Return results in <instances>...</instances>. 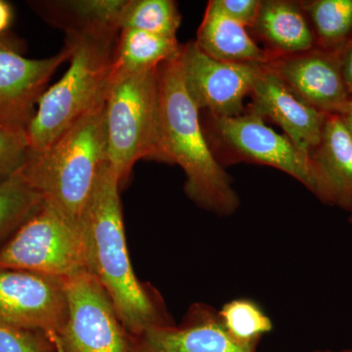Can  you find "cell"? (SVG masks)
Listing matches in <instances>:
<instances>
[{
    "mask_svg": "<svg viewBox=\"0 0 352 352\" xmlns=\"http://www.w3.org/2000/svg\"><path fill=\"white\" fill-rule=\"evenodd\" d=\"M120 180L102 166L80 219L87 272L105 289L129 335L175 324L161 294L134 273L127 249Z\"/></svg>",
    "mask_w": 352,
    "mask_h": 352,
    "instance_id": "6da1fadb",
    "label": "cell"
},
{
    "mask_svg": "<svg viewBox=\"0 0 352 352\" xmlns=\"http://www.w3.org/2000/svg\"><path fill=\"white\" fill-rule=\"evenodd\" d=\"M157 78L164 163L182 168L185 192L199 207L223 217L232 214L239 208V196L208 144L200 110L185 85L182 53L159 65Z\"/></svg>",
    "mask_w": 352,
    "mask_h": 352,
    "instance_id": "7a4b0ae2",
    "label": "cell"
},
{
    "mask_svg": "<svg viewBox=\"0 0 352 352\" xmlns=\"http://www.w3.org/2000/svg\"><path fill=\"white\" fill-rule=\"evenodd\" d=\"M71 65L63 78L41 95L28 124L32 152L52 145L85 113L103 103L112 78L119 32L104 28L69 30Z\"/></svg>",
    "mask_w": 352,
    "mask_h": 352,
    "instance_id": "3957f363",
    "label": "cell"
},
{
    "mask_svg": "<svg viewBox=\"0 0 352 352\" xmlns=\"http://www.w3.org/2000/svg\"><path fill=\"white\" fill-rule=\"evenodd\" d=\"M104 107L105 101L43 151L31 150L20 170L44 203L76 224L107 162Z\"/></svg>",
    "mask_w": 352,
    "mask_h": 352,
    "instance_id": "277c9868",
    "label": "cell"
},
{
    "mask_svg": "<svg viewBox=\"0 0 352 352\" xmlns=\"http://www.w3.org/2000/svg\"><path fill=\"white\" fill-rule=\"evenodd\" d=\"M107 162L126 184L139 160L164 162L157 68L113 73L104 107Z\"/></svg>",
    "mask_w": 352,
    "mask_h": 352,
    "instance_id": "5b68a950",
    "label": "cell"
},
{
    "mask_svg": "<svg viewBox=\"0 0 352 352\" xmlns=\"http://www.w3.org/2000/svg\"><path fill=\"white\" fill-rule=\"evenodd\" d=\"M0 270L28 271L62 281L87 272L80 224L43 201L0 248Z\"/></svg>",
    "mask_w": 352,
    "mask_h": 352,
    "instance_id": "8992f818",
    "label": "cell"
},
{
    "mask_svg": "<svg viewBox=\"0 0 352 352\" xmlns=\"http://www.w3.org/2000/svg\"><path fill=\"white\" fill-rule=\"evenodd\" d=\"M208 117L204 131L221 166L243 162L272 166L316 194V175L310 155L298 149L285 134L266 126L258 113L247 108L237 117Z\"/></svg>",
    "mask_w": 352,
    "mask_h": 352,
    "instance_id": "52a82bcc",
    "label": "cell"
},
{
    "mask_svg": "<svg viewBox=\"0 0 352 352\" xmlns=\"http://www.w3.org/2000/svg\"><path fill=\"white\" fill-rule=\"evenodd\" d=\"M68 317L57 337L61 352H131V335L112 300L88 272L64 281Z\"/></svg>",
    "mask_w": 352,
    "mask_h": 352,
    "instance_id": "ba28073f",
    "label": "cell"
},
{
    "mask_svg": "<svg viewBox=\"0 0 352 352\" xmlns=\"http://www.w3.org/2000/svg\"><path fill=\"white\" fill-rule=\"evenodd\" d=\"M185 85L200 112L212 118L237 117L261 64L230 63L208 56L189 41L182 46Z\"/></svg>",
    "mask_w": 352,
    "mask_h": 352,
    "instance_id": "9c48e42d",
    "label": "cell"
},
{
    "mask_svg": "<svg viewBox=\"0 0 352 352\" xmlns=\"http://www.w3.org/2000/svg\"><path fill=\"white\" fill-rule=\"evenodd\" d=\"M68 317L64 281L36 273L0 270V319L43 331L57 342Z\"/></svg>",
    "mask_w": 352,
    "mask_h": 352,
    "instance_id": "30bf717a",
    "label": "cell"
},
{
    "mask_svg": "<svg viewBox=\"0 0 352 352\" xmlns=\"http://www.w3.org/2000/svg\"><path fill=\"white\" fill-rule=\"evenodd\" d=\"M71 43L45 59H29L17 43L0 36V126L25 129L51 76L71 58Z\"/></svg>",
    "mask_w": 352,
    "mask_h": 352,
    "instance_id": "8fae6325",
    "label": "cell"
},
{
    "mask_svg": "<svg viewBox=\"0 0 352 352\" xmlns=\"http://www.w3.org/2000/svg\"><path fill=\"white\" fill-rule=\"evenodd\" d=\"M266 67L308 105L327 115H340L349 95L338 53L315 47L296 54L270 57Z\"/></svg>",
    "mask_w": 352,
    "mask_h": 352,
    "instance_id": "7c38bea8",
    "label": "cell"
},
{
    "mask_svg": "<svg viewBox=\"0 0 352 352\" xmlns=\"http://www.w3.org/2000/svg\"><path fill=\"white\" fill-rule=\"evenodd\" d=\"M131 352H258L233 339L220 320L219 310L197 302L179 325L148 329L131 336Z\"/></svg>",
    "mask_w": 352,
    "mask_h": 352,
    "instance_id": "4fadbf2b",
    "label": "cell"
},
{
    "mask_svg": "<svg viewBox=\"0 0 352 352\" xmlns=\"http://www.w3.org/2000/svg\"><path fill=\"white\" fill-rule=\"evenodd\" d=\"M250 96L248 109L278 124L298 149L310 155L319 144L327 113L298 98L265 64L259 66Z\"/></svg>",
    "mask_w": 352,
    "mask_h": 352,
    "instance_id": "5bb4252c",
    "label": "cell"
},
{
    "mask_svg": "<svg viewBox=\"0 0 352 352\" xmlns=\"http://www.w3.org/2000/svg\"><path fill=\"white\" fill-rule=\"evenodd\" d=\"M316 175L315 196L324 203L352 208V138L338 113L328 115L320 142L310 153Z\"/></svg>",
    "mask_w": 352,
    "mask_h": 352,
    "instance_id": "9a60e30c",
    "label": "cell"
},
{
    "mask_svg": "<svg viewBox=\"0 0 352 352\" xmlns=\"http://www.w3.org/2000/svg\"><path fill=\"white\" fill-rule=\"evenodd\" d=\"M270 57L305 52L316 47L315 36L302 1L261 0L252 28Z\"/></svg>",
    "mask_w": 352,
    "mask_h": 352,
    "instance_id": "2e32d148",
    "label": "cell"
},
{
    "mask_svg": "<svg viewBox=\"0 0 352 352\" xmlns=\"http://www.w3.org/2000/svg\"><path fill=\"white\" fill-rule=\"evenodd\" d=\"M195 43L205 54L219 61L266 64L270 59L247 28L221 12L214 0L208 1Z\"/></svg>",
    "mask_w": 352,
    "mask_h": 352,
    "instance_id": "e0dca14e",
    "label": "cell"
},
{
    "mask_svg": "<svg viewBox=\"0 0 352 352\" xmlns=\"http://www.w3.org/2000/svg\"><path fill=\"white\" fill-rule=\"evenodd\" d=\"M182 44L176 38L157 36L133 29H122L119 32L113 73H131L155 69L159 65L177 57Z\"/></svg>",
    "mask_w": 352,
    "mask_h": 352,
    "instance_id": "ac0fdd59",
    "label": "cell"
},
{
    "mask_svg": "<svg viewBox=\"0 0 352 352\" xmlns=\"http://www.w3.org/2000/svg\"><path fill=\"white\" fill-rule=\"evenodd\" d=\"M316 47L338 53L352 38V0L302 1Z\"/></svg>",
    "mask_w": 352,
    "mask_h": 352,
    "instance_id": "d6986e66",
    "label": "cell"
},
{
    "mask_svg": "<svg viewBox=\"0 0 352 352\" xmlns=\"http://www.w3.org/2000/svg\"><path fill=\"white\" fill-rule=\"evenodd\" d=\"M43 197L18 171L0 183V248L41 208Z\"/></svg>",
    "mask_w": 352,
    "mask_h": 352,
    "instance_id": "ffe728a7",
    "label": "cell"
},
{
    "mask_svg": "<svg viewBox=\"0 0 352 352\" xmlns=\"http://www.w3.org/2000/svg\"><path fill=\"white\" fill-rule=\"evenodd\" d=\"M182 24L177 4L171 0H127L120 30L133 29L176 38Z\"/></svg>",
    "mask_w": 352,
    "mask_h": 352,
    "instance_id": "44dd1931",
    "label": "cell"
},
{
    "mask_svg": "<svg viewBox=\"0 0 352 352\" xmlns=\"http://www.w3.org/2000/svg\"><path fill=\"white\" fill-rule=\"evenodd\" d=\"M220 320L227 333L240 344L258 346L261 338L270 333L273 323L270 317L249 298H235L219 310Z\"/></svg>",
    "mask_w": 352,
    "mask_h": 352,
    "instance_id": "7402d4cb",
    "label": "cell"
},
{
    "mask_svg": "<svg viewBox=\"0 0 352 352\" xmlns=\"http://www.w3.org/2000/svg\"><path fill=\"white\" fill-rule=\"evenodd\" d=\"M126 3L127 0H82L62 2L60 6L73 14L78 21V25L71 30L105 28L120 31V19Z\"/></svg>",
    "mask_w": 352,
    "mask_h": 352,
    "instance_id": "603a6c76",
    "label": "cell"
},
{
    "mask_svg": "<svg viewBox=\"0 0 352 352\" xmlns=\"http://www.w3.org/2000/svg\"><path fill=\"white\" fill-rule=\"evenodd\" d=\"M0 352H61L47 333L0 319Z\"/></svg>",
    "mask_w": 352,
    "mask_h": 352,
    "instance_id": "cb8c5ba5",
    "label": "cell"
},
{
    "mask_svg": "<svg viewBox=\"0 0 352 352\" xmlns=\"http://www.w3.org/2000/svg\"><path fill=\"white\" fill-rule=\"evenodd\" d=\"M31 154L25 129L0 126V183L16 175Z\"/></svg>",
    "mask_w": 352,
    "mask_h": 352,
    "instance_id": "d4e9b609",
    "label": "cell"
},
{
    "mask_svg": "<svg viewBox=\"0 0 352 352\" xmlns=\"http://www.w3.org/2000/svg\"><path fill=\"white\" fill-rule=\"evenodd\" d=\"M221 12L245 28L252 29L258 19L261 0H214Z\"/></svg>",
    "mask_w": 352,
    "mask_h": 352,
    "instance_id": "484cf974",
    "label": "cell"
},
{
    "mask_svg": "<svg viewBox=\"0 0 352 352\" xmlns=\"http://www.w3.org/2000/svg\"><path fill=\"white\" fill-rule=\"evenodd\" d=\"M338 56L347 91L352 95V38L338 52Z\"/></svg>",
    "mask_w": 352,
    "mask_h": 352,
    "instance_id": "4316f807",
    "label": "cell"
},
{
    "mask_svg": "<svg viewBox=\"0 0 352 352\" xmlns=\"http://www.w3.org/2000/svg\"><path fill=\"white\" fill-rule=\"evenodd\" d=\"M13 21V9L10 4L0 0V36L6 34Z\"/></svg>",
    "mask_w": 352,
    "mask_h": 352,
    "instance_id": "83f0119b",
    "label": "cell"
},
{
    "mask_svg": "<svg viewBox=\"0 0 352 352\" xmlns=\"http://www.w3.org/2000/svg\"><path fill=\"white\" fill-rule=\"evenodd\" d=\"M340 116L352 138V95L349 97L346 108Z\"/></svg>",
    "mask_w": 352,
    "mask_h": 352,
    "instance_id": "f1b7e54d",
    "label": "cell"
},
{
    "mask_svg": "<svg viewBox=\"0 0 352 352\" xmlns=\"http://www.w3.org/2000/svg\"><path fill=\"white\" fill-rule=\"evenodd\" d=\"M318 352H352V349H346V351H318Z\"/></svg>",
    "mask_w": 352,
    "mask_h": 352,
    "instance_id": "f546056e",
    "label": "cell"
},
{
    "mask_svg": "<svg viewBox=\"0 0 352 352\" xmlns=\"http://www.w3.org/2000/svg\"><path fill=\"white\" fill-rule=\"evenodd\" d=\"M349 212H351V224H352V208L351 210H349Z\"/></svg>",
    "mask_w": 352,
    "mask_h": 352,
    "instance_id": "4dcf8cb0",
    "label": "cell"
}]
</instances>
